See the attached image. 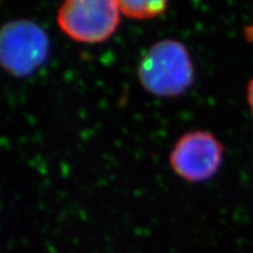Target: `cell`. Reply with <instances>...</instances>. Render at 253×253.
I'll use <instances>...</instances> for the list:
<instances>
[{"instance_id":"1","label":"cell","mask_w":253,"mask_h":253,"mask_svg":"<svg viewBox=\"0 0 253 253\" xmlns=\"http://www.w3.org/2000/svg\"><path fill=\"white\" fill-rule=\"evenodd\" d=\"M137 77L143 89L154 96L177 97L194 84V63L184 43L167 38L142 56Z\"/></svg>"},{"instance_id":"2","label":"cell","mask_w":253,"mask_h":253,"mask_svg":"<svg viewBox=\"0 0 253 253\" xmlns=\"http://www.w3.org/2000/svg\"><path fill=\"white\" fill-rule=\"evenodd\" d=\"M48 34L28 19H15L0 27V67L18 78L30 77L49 56Z\"/></svg>"},{"instance_id":"3","label":"cell","mask_w":253,"mask_h":253,"mask_svg":"<svg viewBox=\"0 0 253 253\" xmlns=\"http://www.w3.org/2000/svg\"><path fill=\"white\" fill-rule=\"evenodd\" d=\"M118 1L68 0L56 13L60 31L80 43L96 45L110 39L120 25Z\"/></svg>"},{"instance_id":"4","label":"cell","mask_w":253,"mask_h":253,"mask_svg":"<svg viewBox=\"0 0 253 253\" xmlns=\"http://www.w3.org/2000/svg\"><path fill=\"white\" fill-rule=\"evenodd\" d=\"M224 160V147L213 134L204 130L185 132L169 156L172 171L189 183L212 178Z\"/></svg>"},{"instance_id":"5","label":"cell","mask_w":253,"mask_h":253,"mask_svg":"<svg viewBox=\"0 0 253 253\" xmlns=\"http://www.w3.org/2000/svg\"><path fill=\"white\" fill-rule=\"evenodd\" d=\"M120 12L134 20H150L166 12L168 2L160 1H118Z\"/></svg>"},{"instance_id":"6","label":"cell","mask_w":253,"mask_h":253,"mask_svg":"<svg viewBox=\"0 0 253 253\" xmlns=\"http://www.w3.org/2000/svg\"><path fill=\"white\" fill-rule=\"evenodd\" d=\"M246 100H248L250 110L253 115V78L249 81L248 88H246Z\"/></svg>"},{"instance_id":"7","label":"cell","mask_w":253,"mask_h":253,"mask_svg":"<svg viewBox=\"0 0 253 253\" xmlns=\"http://www.w3.org/2000/svg\"><path fill=\"white\" fill-rule=\"evenodd\" d=\"M244 36H245V39L253 45V21L249 25V26L245 27Z\"/></svg>"}]
</instances>
